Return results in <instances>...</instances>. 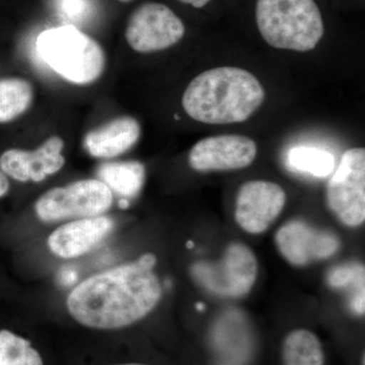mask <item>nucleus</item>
I'll list each match as a JSON object with an SVG mask.
<instances>
[{
    "label": "nucleus",
    "mask_w": 365,
    "mask_h": 365,
    "mask_svg": "<svg viewBox=\"0 0 365 365\" xmlns=\"http://www.w3.org/2000/svg\"><path fill=\"white\" fill-rule=\"evenodd\" d=\"M36 45L46 63L72 83L88 85L104 71V50L97 41L76 26L45 31L38 37Z\"/></svg>",
    "instance_id": "4"
},
{
    "label": "nucleus",
    "mask_w": 365,
    "mask_h": 365,
    "mask_svg": "<svg viewBox=\"0 0 365 365\" xmlns=\"http://www.w3.org/2000/svg\"><path fill=\"white\" fill-rule=\"evenodd\" d=\"M100 181L112 192L124 198H133L143 189L145 169L139 162L106 163L98 167Z\"/></svg>",
    "instance_id": "15"
},
{
    "label": "nucleus",
    "mask_w": 365,
    "mask_h": 365,
    "mask_svg": "<svg viewBox=\"0 0 365 365\" xmlns=\"http://www.w3.org/2000/svg\"><path fill=\"white\" fill-rule=\"evenodd\" d=\"M0 365H43L31 342L11 331H0Z\"/></svg>",
    "instance_id": "20"
},
{
    "label": "nucleus",
    "mask_w": 365,
    "mask_h": 365,
    "mask_svg": "<svg viewBox=\"0 0 365 365\" xmlns=\"http://www.w3.org/2000/svg\"><path fill=\"white\" fill-rule=\"evenodd\" d=\"M265 90L253 73L234 66L209 69L192 79L182 98L188 116L204 124L242 123L265 101Z\"/></svg>",
    "instance_id": "2"
},
{
    "label": "nucleus",
    "mask_w": 365,
    "mask_h": 365,
    "mask_svg": "<svg viewBox=\"0 0 365 365\" xmlns=\"http://www.w3.org/2000/svg\"><path fill=\"white\" fill-rule=\"evenodd\" d=\"M120 2H130L132 0H119Z\"/></svg>",
    "instance_id": "26"
},
{
    "label": "nucleus",
    "mask_w": 365,
    "mask_h": 365,
    "mask_svg": "<svg viewBox=\"0 0 365 365\" xmlns=\"http://www.w3.org/2000/svg\"><path fill=\"white\" fill-rule=\"evenodd\" d=\"M287 193L280 185L262 180L245 182L235 201V222L252 235L266 232L282 212Z\"/></svg>",
    "instance_id": "9"
},
{
    "label": "nucleus",
    "mask_w": 365,
    "mask_h": 365,
    "mask_svg": "<svg viewBox=\"0 0 365 365\" xmlns=\"http://www.w3.org/2000/svg\"><path fill=\"white\" fill-rule=\"evenodd\" d=\"M86 7L85 0H62L61 9L71 18L83 16L86 13Z\"/></svg>",
    "instance_id": "21"
},
{
    "label": "nucleus",
    "mask_w": 365,
    "mask_h": 365,
    "mask_svg": "<svg viewBox=\"0 0 365 365\" xmlns=\"http://www.w3.org/2000/svg\"><path fill=\"white\" fill-rule=\"evenodd\" d=\"M120 208H127L129 206L128 201L126 200V199H122L121 201L119 202Z\"/></svg>",
    "instance_id": "24"
},
{
    "label": "nucleus",
    "mask_w": 365,
    "mask_h": 365,
    "mask_svg": "<svg viewBox=\"0 0 365 365\" xmlns=\"http://www.w3.org/2000/svg\"><path fill=\"white\" fill-rule=\"evenodd\" d=\"M256 23L264 41L276 49L311 51L325 34L314 0H257Z\"/></svg>",
    "instance_id": "3"
},
{
    "label": "nucleus",
    "mask_w": 365,
    "mask_h": 365,
    "mask_svg": "<svg viewBox=\"0 0 365 365\" xmlns=\"http://www.w3.org/2000/svg\"><path fill=\"white\" fill-rule=\"evenodd\" d=\"M122 365H143V364H122Z\"/></svg>",
    "instance_id": "27"
},
{
    "label": "nucleus",
    "mask_w": 365,
    "mask_h": 365,
    "mask_svg": "<svg viewBox=\"0 0 365 365\" xmlns=\"http://www.w3.org/2000/svg\"><path fill=\"white\" fill-rule=\"evenodd\" d=\"M258 148L253 139L237 134L201 139L189 153V165L196 172H225L249 167L256 160Z\"/></svg>",
    "instance_id": "10"
},
{
    "label": "nucleus",
    "mask_w": 365,
    "mask_h": 365,
    "mask_svg": "<svg viewBox=\"0 0 365 365\" xmlns=\"http://www.w3.org/2000/svg\"><path fill=\"white\" fill-rule=\"evenodd\" d=\"M113 192L100 180H81L46 192L35 204L41 220L55 222L68 218L100 216L111 208Z\"/></svg>",
    "instance_id": "6"
},
{
    "label": "nucleus",
    "mask_w": 365,
    "mask_h": 365,
    "mask_svg": "<svg viewBox=\"0 0 365 365\" xmlns=\"http://www.w3.org/2000/svg\"><path fill=\"white\" fill-rule=\"evenodd\" d=\"M63 146L60 137L52 136L36 150L14 148L4 151L0 157V169L19 182H42L63 167Z\"/></svg>",
    "instance_id": "12"
},
{
    "label": "nucleus",
    "mask_w": 365,
    "mask_h": 365,
    "mask_svg": "<svg viewBox=\"0 0 365 365\" xmlns=\"http://www.w3.org/2000/svg\"><path fill=\"white\" fill-rule=\"evenodd\" d=\"M185 33L184 23L169 6L146 2L131 14L125 38L134 51L153 53L176 45Z\"/></svg>",
    "instance_id": "8"
},
{
    "label": "nucleus",
    "mask_w": 365,
    "mask_h": 365,
    "mask_svg": "<svg viewBox=\"0 0 365 365\" xmlns=\"http://www.w3.org/2000/svg\"><path fill=\"white\" fill-rule=\"evenodd\" d=\"M114 228L108 216H95L67 222L48 237V247L55 256L73 259L97 247Z\"/></svg>",
    "instance_id": "13"
},
{
    "label": "nucleus",
    "mask_w": 365,
    "mask_h": 365,
    "mask_svg": "<svg viewBox=\"0 0 365 365\" xmlns=\"http://www.w3.org/2000/svg\"><path fill=\"white\" fill-rule=\"evenodd\" d=\"M33 98V86L26 79H0V123L13 121L24 114L32 104Z\"/></svg>",
    "instance_id": "17"
},
{
    "label": "nucleus",
    "mask_w": 365,
    "mask_h": 365,
    "mask_svg": "<svg viewBox=\"0 0 365 365\" xmlns=\"http://www.w3.org/2000/svg\"><path fill=\"white\" fill-rule=\"evenodd\" d=\"M9 190V182L6 174L0 170V198L6 195Z\"/></svg>",
    "instance_id": "22"
},
{
    "label": "nucleus",
    "mask_w": 365,
    "mask_h": 365,
    "mask_svg": "<svg viewBox=\"0 0 365 365\" xmlns=\"http://www.w3.org/2000/svg\"><path fill=\"white\" fill-rule=\"evenodd\" d=\"M178 1L188 4V6L195 7V9H202V7L207 6L209 2L212 1V0H178Z\"/></svg>",
    "instance_id": "23"
},
{
    "label": "nucleus",
    "mask_w": 365,
    "mask_h": 365,
    "mask_svg": "<svg viewBox=\"0 0 365 365\" xmlns=\"http://www.w3.org/2000/svg\"><path fill=\"white\" fill-rule=\"evenodd\" d=\"M192 244H193V242H188V245H187V246H188L189 248H192V247H193V245Z\"/></svg>",
    "instance_id": "25"
},
{
    "label": "nucleus",
    "mask_w": 365,
    "mask_h": 365,
    "mask_svg": "<svg viewBox=\"0 0 365 365\" xmlns=\"http://www.w3.org/2000/svg\"><path fill=\"white\" fill-rule=\"evenodd\" d=\"M327 204L347 227H359L365 220V150H346L327 184Z\"/></svg>",
    "instance_id": "7"
},
{
    "label": "nucleus",
    "mask_w": 365,
    "mask_h": 365,
    "mask_svg": "<svg viewBox=\"0 0 365 365\" xmlns=\"http://www.w3.org/2000/svg\"><path fill=\"white\" fill-rule=\"evenodd\" d=\"M329 285L333 288L343 289L347 288L350 292V304L355 313L364 314V267L359 264L341 265L329 271Z\"/></svg>",
    "instance_id": "19"
},
{
    "label": "nucleus",
    "mask_w": 365,
    "mask_h": 365,
    "mask_svg": "<svg viewBox=\"0 0 365 365\" xmlns=\"http://www.w3.org/2000/svg\"><path fill=\"white\" fill-rule=\"evenodd\" d=\"M140 134V125L135 118L122 116L88 132L83 148L93 158H115L133 148Z\"/></svg>",
    "instance_id": "14"
},
{
    "label": "nucleus",
    "mask_w": 365,
    "mask_h": 365,
    "mask_svg": "<svg viewBox=\"0 0 365 365\" xmlns=\"http://www.w3.org/2000/svg\"><path fill=\"white\" fill-rule=\"evenodd\" d=\"M155 264V255L145 254L86 278L67 297V311L78 323L98 330H115L140 321L162 297Z\"/></svg>",
    "instance_id": "1"
},
{
    "label": "nucleus",
    "mask_w": 365,
    "mask_h": 365,
    "mask_svg": "<svg viewBox=\"0 0 365 365\" xmlns=\"http://www.w3.org/2000/svg\"><path fill=\"white\" fill-rule=\"evenodd\" d=\"M282 357L284 365H325L321 341L304 329L288 334L283 342Z\"/></svg>",
    "instance_id": "16"
},
{
    "label": "nucleus",
    "mask_w": 365,
    "mask_h": 365,
    "mask_svg": "<svg viewBox=\"0 0 365 365\" xmlns=\"http://www.w3.org/2000/svg\"><path fill=\"white\" fill-rule=\"evenodd\" d=\"M287 165L295 172L316 178H326L335 170L332 153L314 146H295L287 153Z\"/></svg>",
    "instance_id": "18"
},
{
    "label": "nucleus",
    "mask_w": 365,
    "mask_h": 365,
    "mask_svg": "<svg viewBox=\"0 0 365 365\" xmlns=\"http://www.w3.org/2000/svg\"><path fill=\"white\" fill-rule=\"evenodd\" d=\"M192 277L209 294L237 299L251 292L258 274L253 251L242 242H232L217 262H196Z\"/></svg>",
    "instance_id": "5"
},
{
    "label": "nucleus",
    "mask_w": 365,
    "mask_h": 365,
    "mask_svg": "<svg viewBox=\"0 0 365 365\" xmlns=\"http://www.w3.org/2000/svg\"><path fill=\"white\" fill-rule=\"evenodd\" d=\"M281 256L294 266H307L330 258L340 247L338 237L302 220H290L274 237Z\"/></svg>",
    "instance_id": "11"
}]
</instances>
